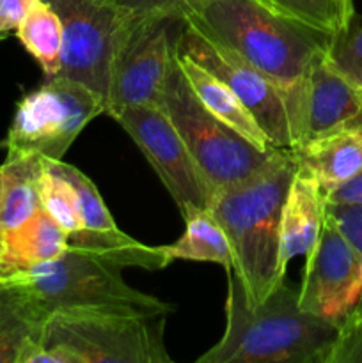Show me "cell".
<instances>
[{"instance_id": "obj_1", "label": "cell", "mask_w": 362, "mask_h": 363, "mask_svg": "<svg viewBox=\"0 0 362 363\" xmlns=\"http://www.w3.org/2000/svg\"><path fill=\"white\" fill-rule=\"evenodd\" d=\"M183 21L209 41L233 50L280 89L295 151L309 71L316 57L329 50L332 34L287 20L259 0H199Z\"/></svg>"}, {"instance_id": "obj_2", "label": "cell", "mask_w": 362, "mask_h": 363, "mask_svg": "<svg viewBox=\"0 0 362 363\" xmlns=\"http://www.w3.org/2000/svg\"><path fill=\"white\" fill-rule=\"evenodd\" d=\"M341 323L298 305V289L283 282L252 305L241 280L227 269L226 332L199 363H330Z\"/></svg>"}, {"instance_id": "obj_3", "label": "cell", "mask_w": 362, "mask_h": 363, "mask_svg": "<svg viewBox=\"0 0 362 363\" xmlns=\"http://www.w3.org/2000/svg\"><path fill=\"white\" fill-rule=\"evenodd\" d=\"M298 163L291 151H277L268 165L243 183L215 191L208 211L227 234L233 272L258 305L286 277L280 264V216Z\"/></svg>"}, {"instance_id": "obj_4", "label": "cell", "mask_w": 362, "mask_h": 363, "mask_svg": "<svg viewBox=\"0 0 362 363\" xmlns=\"http://www.w3.org/2000/svg\"><path fill=\"white\" fill-rule=\"evenodd\" d=\"M165 321L167 314L55 311L20 363H170Z\"/></svg>"}, {"instance_id": "obj_5", "label": "cell", "mask_w": 362, "mask_h": 363, "mask_svg": "<svg viewBox=\"0 0 362 363\" xmlns=\"http://www.w3.org/2000/svg\"><path fill=\"white\" fill-rule=\"evenodd\" d=\"M123 268L99 255L67 247L60 257L9 275L25 287L48 315L55 311H116L170 314L174 307L128 286Z\"/></svg>"}, {"instance_id": "obj_6", "label": "cell", "mask_w": 362, "mask_h": 363, "mask_svg": "<svg viewBox=\"0 0 362 363\" xmlns=\"http://www.w3.org/2000/svg\"><path fill=\"white\" fill-rule=\"evenodd\" d=\"M158 106L181 135L212 186L213 195L222 188L247 181L265 169L277 151H280L275 147L261 151L213 116L192 91L176 52Z\"/></svg>"}, {"instance_id": "obj_7", "label": "cell", "mask_w": 362, "mask_h": 363, "mask_svg": "<svg viewBox=\"0 0 362 363\" xmlns=\"http://www.w3.org/2000/svg\"><path fill=\"white\" fill-rule=\"evenodd\" d=\"M62 25V53L57 77L78 82L106 98L114 69L133 25L119 0H45Z\"/></svg>"}, {"instance_id": "obj_8", "label": "cell", "mask_w": 362, "mask_h": 363, "mask_svg": "<svg viewBox=\"0 0 362 363\" xmlns=\"http://www.w3.org/2000/svg\"><path fill=\"white\" fill-rule=\"evenodd\" d=\"M99 113L105 101L70 78H46L18 101L7 131V155H35L62 160L78 135Z\"/></svg>"}, {"instance_id": "obj_9", "label": "cell", "mask_w": 362, "mask_h": 363, "mask_svg": "<svg viewBox=\"0 0 362 363\" xmlns=\"http://www.w3.org/2000/svg\"><path fill=\"white\" fill-rule=\"evenodd\" d=\"M174 50L224 82L252 113L270 145L280 151H293L286 101L280 89L266 74L233 50L206 39L183 20L177 25Z\"/></svg>"}, {"instance_id": "obj_10", "label": "cell", "mask_w": 362, "mask_h": 363, "mask_svg": "<svg viewBox=\"0 0 362 363\" xmlns=\"http://www.w3.org/2000/svg\"><path fill=\"white\" fill-rule=\"evenodd\" d=\"M137 144L183 218L208 209L213 190L181 135L160 106H130L112 117Z\"/></svg>"}, {"instance_id": "obj_11", "label": "cell", "mask_w": 362, "mask_h": 363, "mask_svg": "<svg viewBox=\"0 0 362 363\" xmlns=\"http://www.w3.org/2000/svg\"><path fill=\"white\" fill-rule=\"evenodd\" d=\"M362 301V257L325 215L314 247L305 254L298 287L302 311L332 323H343Z\"/></svg>"}, {"instance_id": "obj_12", "label": "cell", "mask_w": 362, "mask_h": 363, "mask_svg": "<svg viewBox=\"0 0 362 363\" xmlns=\"http://www.w3.org/2000/svg\"><path fill=\"white\" fill-rule=\"evenodd\" d=\"M180 21L133 16V25L114 69L105 106L106 116L114 117L130 106H158L174 55L170 30Z\"/></svg>"}, {"instance_id": "obj_13", "label": "cell", "mask_w": 362, "mask_h": 363, "mask_svg": "<svg viewBox=\"0 0 362 363\" xmlns=\"http://www.w3.org/2000/svg\"><path fill=\"white\" fill-rule=\"evenodd\" d=\"M357 128H362V87L339 73L327 52L319 53L309 71L295 151L312 140Z\"/></svg>"}, {"instance_id": "obj_14", "label": "cell", "mask_w": 362, "mask_h": 363, "mask_svg": "<svg viewBox=\"0 0 362 363\" xmlns=\"http://www.w3.org/2000/svg\"><path fill=\"white\" fill-rule=\"evenodd\" d=\"M327 215L325 194L307 169L298 165L293 174L280 216V264L305 255L319 236Z\"/></svg>"}, {"instance_id": "obj_15", "label": "cell", "mask_w": 362, "mask_h": 363, "mask_svg": "<svg viewBox=\"0 0 362 363\" xmlns=\"http://www.w3.org/2000/svg\"><path fill=\"white\" fill-rule=\"evenodd\" d=\"M67 248V233L45 211L34 215L0 238V266L4 275L25 272L60 257Z\"/></svg>"}, {"instance_id": "obj_16", "label": "cell", "mask_w": 362, "mask_h": 363, "mask_svg": "<svg viewBox=\"0 0 362 363\" xmlns=\"http://www.w3.org/2000/svg\"><path fill=\"white\" fill-rule=\"evenodd\" d=\"M48 312L21 284L0 277V363H20L21 354L41 337Z\"/></svg>"}, {"instance_id": "obj_17", "label": "cell", "mask_w": 362, "mask_h": 363, "mask_svg": "<svg viewBox=\"0 0 362 363\" xmlns=\"http://www.w3.org/2000/svg\"><path fill=\"white\" fill-rule=\"evenodd\" d=\"M293 155L298 165L307 169L327 194L362 170V128L312 140Z\"/></svg>"}, {"instance_id": "obj_18", "label": "cell", "mask_w": 362, "mask_h": 363, "mask_svg": "<svg viewBox=\"0 0 362 363\" xmlns=\"http://www.w3.org/2000/svg\"><path fill=\"white\" fill-rule=\"evenodd\" d=\"M174 52H176V50H174ZM176 55L177 60H180L181 69H183L185 77H187L188 84H190L192 91L195 92L199 101H201L213 116L219 117L222 123H226L227 126H231L234 131H238L241 137L247 138L251 144H254L256 147L261 149V151L273 149V145H270L268 138L263 133L259 124L256 123L252 113L245 108L243 103L236 98V94H234L224 82H220L215 74L209 73L208 69L199 66L197 62H194V60L188 59V57L180 55L177 52Z\"/></svg>"}, {"instance_id": "obj_19", "label": "cell", "mask_w": 362, "mask_h": 363, "mask_svg": "<svg viewBox=\"0 0 362 363\" xmlns=\"http://www.w3.org/2000/svg\"><path fill=\"white\" fill-rule=\"evenodd\" d=\"M45 160L35 155H7L2 163V195H0V238L6 230L31 218L38 209L39 177Z\"/></svg>"}, {"instance_id": "obj_20", "label": "cell", "mask_w": 362, "mask_h": 363, "mask_svg": "<svg viewBox=\"0 0 362 363\" xmlns=\"http://www.w3.org/2000/svg\"><path fill=\"white\" fill-rule=\"evenodd\" d=\"M187 229L183 236L170 245H163L172 261L215 262L224 269H233L234 259L227 234L216 222L215 216L204 209L185 218Z\"/></svg>"}, {"instance_id": "obj_21", "label": "cell", "mask_w": 362, "mask_h": 363, "mask_svg": "<svg viewBox=\"0 0 362 363\" xmlns=\"http://www.w3.org/2000/svg\"><path fill=\"white\" fill-rule=\"evenodd\" d=\"M14 32L23 48L38 60L45 77H57L62 53V25L50 4L39 0Z\"/></svg>"}, {"instance_id": "obj_22", "label": "cell", "mask_w": 362, "mask_h": 363, "mask_svg": "<svg viewBox=\"0 0 362 363\" xmlns=\"http://www.w3.org/2000/svg\"><path fill=\"white\" fill-rule=\"evenodd\" d=\"M46 162L73 188L78 216H80L84 229L98 230V233L119 229L117 223L114 222V216L110 215L109 208L103 202L96 184L82 170L70 165V163H64L62 160H46Z\"/></svg>"}, {"instance_id": "obj_23", "label": "cell", "mask_w": 362, "mask_h": 363, "mask_svg": "<svg viewBox=\"0 0 362 363\" xmlns=\"http://www.w3.org/2000/svg\"><path fill=\"white\" fill-rule=\"evenodd\" d=\"M45 160V158H43ZM39 201L41 208L62 227L66 233L84 229L78 216L77 199H75L71 184L59 172L48 165L45 160V169L39 177Z\"/></svg>"}, {"instance_id": "obj_24", "label": "cell", "mask_w": 362, "mask_h": 363, "mask_svg": "<svg viewBox=\"0 0 362 363\" xmlns=\"http://www.w3.org/2000/svg\"><path fill=\"white\" fill-rule=\"evenodd\" d=\"M259 2L273 13L316 30L334 34L341 27L336 0H259Z\"/></svg>"}, {"instance_id": "obj_25", "label": "cell", "mask_w": 362, "mask_h": 363, "mask_svg": "<svg viewBox=\"0 0 362 363\" xmlns=\"http://www.w3.org/2000/svg\"><path fill=\"white\" fill-rule=\"evenodd\" d=\"M327 57L339 73L362 87V14L355 13L343 28L334 32Z\"/></svg>"}, {"instance_id": "obj_26", "label": "cell", "mask_w": 362, "mask_h": 363, "mask_svg": "<svg viewBox=\"0 0 362 363\" xmlns=\"http://www.w3.org/2000/svg\"><path fill=\"white\" fill-rule=\"evenodd\" d=\"M362 362V319L358 307L341 323L339 339L334 346L330 363H361Z\"/></svg>"}, {"instance_id": "obj_27", "label": "cell", "mask_w": 362, "mask_h": 363, "mask_svg": "<svg viewBox=\"0 0 362 363\" xmlns=\"http://www.w3.org/2000/svg\"><path fill=\"white\" fill-rule=\"evenodd\" d=\"M124 7L130 9L133 16H156L183 20L185 14L199 2V0H119Z\"/></svg>"}, {"instance_id": "obj_28", "label": "cell", "mask_w": 362, "mask_h": 363, "mask_svg": "<svg viewBox=\"0 0 362 363\" xmlns=\"http://www.w3.org/2000/svg\"><path fill=\"white\" fill-rule=\"evenodd\" d=\"M327 215L362 257V204H327Z\"/></svg>"}, {"instance_id": "obj_29", "label": "cell", "mask_w": 362, "mask_h": 363, "mask_svg": "<svg viewBox=\"0 0 362 363\" xmlns=\"http://www.w3.org/2000/svg\"><path fill=\"white\" fill-rule=\"evenodd\" d=\"M38 2L39 0H0V32L11 34L16 30Z\"/></svg>"}, {"instance_id": "obj_30", "label": "cell", "mask_w": 362, "mask_h": 363, "mask_svg": "<svg viewBox=\"0 0 362 363\" xmlns=\"http://www.w3.org/2000/svg\"><path fill=\"white\" fill-rule=\"evenodd\" d=\"M327 204H362V170L350 181L325 194Z\"/></svg>"}, {"instance_id": "obj_31", "label": "cell", "mask_w": 362, "mask_h": 363, "mask_svg": "<svg viewBox=\"0 0 362 363\" xmlns=\"http://www.w3.org/2000/svg\"><path fill=\"white\" fill-rule=\"evenodd\" d=\"M336 2H337V11H339V23H341L339 28H343L355 14L353 0H336Z\"/></svg>"}, {"instance_id": "obj_32", "label": "cell", "mask_w": 362, "mask_h": 363, "mask_svg": "<svg viewBox=\"0 0 362 363\" xmlns=\"http://www.w3.org/2000/svg\"><path fill=\"white\" fill-rule=\"evenodd\" d=\"M0 195H2V165H0Z\"/></svg>"}, {"instance_id": "obj_33", "label": "cell", "mask_w": 362, "mask_h": 363, "mask_svg": "<svg viewBox=\"0 0 362 363\" xmlns=\"http://www.w3.org/2000/svg\"><path fill=\"white\" fill-rule=\"evenodd\" d=\"M7 35H9V34H6V32H0V41H4V39H6Z\"/></svg>"}, {"instance_id": "obj_34", "label": "cell", "mask_w": 362, "mask_h": 363, "mask_svg": "<svg viewBox=\"0 0 362 363\" xmlns=\"http://www.w3.org/2000/svg\"><path fill=\"white\" fill-rule=\"evenodd\" d=\"M0 277H4V273H2V266H0Z\"/></svg>"}, {"instance_id": "obj_35", "label": "cell", "mask_w": 362, "mask_h": 363, "mask_svg": "<svg viewBox=\"0 0 362 363\" xmlns=\"http://www.w3.org/2000/svg\"><path fill=\"white\" fill-rule=\"evenodd\" d=\"M358 312H361V319H362V307H358Z\"/></svg>"}]
</instances>
